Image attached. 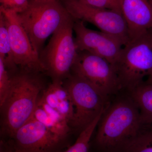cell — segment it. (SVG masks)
<instances>
[{
    "label": "cell",
    "mask_w": 152,
    "mask_h": 152,
    "mask_svg": "<svg viewBox=\"0 0 152 152\" xmlns=\"http://www.w3.org/2000/svg\"><path fill=\"white\" fill-rule=\"evenodd\" d=\"M31 118L43 124L64 142L70 133L71 127L67 121L39 98Z\"/></svg>",
    "instance_id": "obj_14"
},
{
    "label": "cell",
    "mask_w": 152,
    "mask_h": 152,
    "mask_svg": "<svg viewBox=\"0 0 152 152\" xmlns=\"http://www.w3.org/2000/svg\"><path fill=\"white\" fill-rule=\"evenodd\" d=\"M121 152H152V122L142 123L135 137Z\"/></svg>",
    "instance_id": "obj_16"
},
{
    "label": "cell",
    "mask_w": 152,
    "mask_h": 152,
    "mask_svg": "<svg viewBox=\"0 0 152 152\" xmlns=\"http://www.w3.org/2000/svg\"><path fill=\"white\" fill-rule=\"evenodd\" d=\"M63 84L69 93L75 109L71 128L80 133L104 111L110 102L108 98L74 74L71 73Z\"/></svg>",
    "instance_id": "obj_6"
},
{
    "label": "cell",
    "mask_w": 152,
    "mask_h": 152,
    "mask_svg": "<svg viewBox=\"0 0 152 152\" xmlns=\"http://www.w3.org/2000/svg\"><path fill=\"white\" fill-rule=\"evenodd\" d=\"M75 20L92 24L103 32L118 39L124 46L129 42L126 23L122 14L87 4L81 0H61Z\"/></svg>",
    "instance_id": "obj_7"
},
{
    "label": "cell",
    "mask_w": 152,
    "mask_h": 152,
    "mask_svg": "<svg viewBox=\"0 0 152 152\" xmlns=\"http://www.w3.org/2000/svg\"><path fill=\"white\" fill-rule=\"evenodd\" d=\"M30 1V0H0V7L19 13L26 9Z\"/></svg>",
    "instance_id": "obj_21"
},
{
    "label": "cell",
    "mask_w": 152,
    "mask_h": 152,
    "mask_svg": "<svg viewBox=\"0 0 152 152\" xmlns=\"http://www.w3.org/2000/svg\"></svg>",
    "instance_id": "obj_24"
},
{
    "label": "cell",
    "mask_w": 152,
    "mask_h": 152,
    "mask_svg": "<svg viewBox=\"0 0 152 152\" xmlns=\"http://www.w3.org/2000/svg\"><path fill=\"white\" fill-rule=\"evenodd\" d=\"M18 14L39 56L48 38L71 16L61 0H30L26 9Z\"/></svg>",
    "instance_id": "obj_3"
},
{
    "label": "cell",
    "mask_w": 152,
    "mask_h": 152,
    "mask_svg": "<svg viewBox=\"0 0 152 152\" xmlns=\"http://www.w3.org/2000/svg\"><path fill=\"white\" fill-rule=\"evenodd\" d=\"M74 23L72 16L64 22L40 54L46 73L52 81L63 82L67 78L75 61L78 51L73 34Z\"/></svg>",
    "instance_id": "obj_5"
},
{
    "label": "cell",
    "mask_w": 152,
    "mask_h": 152,
    "mask_svg": "<svg viewBox=\"0 0 152 152\" xmlns=\"http://www.w3.org/2000/svg\"><path fill=\"white\" fill-rule=\"evenodd\" d=\"M103 113L99 115L88 126L80 133L75 142L65 151L56 152H88L91 141L95 129L98 126Z\"/></svg>",
    "instance_id": "obj_18"
},
{
    "label": "cell",
    "mask_w": 152,
    "mask_h": 152,
    "mask_svg": "<svg viewBox=\"0 0 152 152\" xmlns=\"http://www.w3.org/2000/svg\"><path fill=\"white\" fill-rule=\"evenodd\" d=\"M75 43L77 51H87L103 58L113 66L124 45L117 38L103 32L88 28L84 22L74 19Z\"/></svg>",
    "instance_id": "obj_10"
},
{
    "label": "cell",
    "mask_w": 152,
    "mask_h": 152,
    "mask_svg": "<svg viewBox=\"0 0 152 152\" xmlns=\"http://www.w3.org/2000/svg\"><path fill=\"white\" fill-rule=\"evenodd\" d=\"M0 58L10 72L18 69L14 61L7 27L2 14L0 13Z\"/></svg>",
    "instance_id": "obj_17"
},
{
    "label": "cell",
    "mask_w": 152,
    "mask_h": 152,
    "mask_svg": "<svg viewBox=\"0 0 152 152\" xmlns=\"http://www.w3.org/2000/svg\"><path fill=\"white\" fill-rule=\"evenodd\" d=\"M11 86L10 72L0 58V107L2 106L7 97Z\"/></svg>",
    "instance_id": "obj_19"
},
{
    "label": "cell",
    "mask_w": 152,
    "mask_h": 152,
    "mask_svg": "<svg viewBox=\"0 0 152 152\" xmlns=\"http://www.w3.org/2000/svg\"><path fill=\"white\" fill-rule=\"evenodd\" d=\"M89 5L115 11L122 14L120 0H81Z\"/></svg>",
    "instance_id": "obj_20"
},
{
    "label": "cell",
    "mask_w": 152,
    "mask_h": 152,
    "mask_svg": "<svg viewBox=\"0 0 152 152\" xmlns=\"http://www.w3.org/2000/svg\"><path fill=\"white\" fill-rule=\"evenodd\" d=\"M5 20L15 65L19 69L35 72H46L45 69L34 50L27 33L15 11L0 7Z\"/></svg>",
    "instance_id": "obj_9"
},
{
    "label": "cell",
    "mask_w": 152,
    "mask_h": 152,
    "mask_svg": "<svg viewBox=\"0 0 152 152\" xmlns=\"http://www.w3.org/2000/svg\"><path fill=\"white\" fill-rule=\"evenodd\" d=\"M129 94L138 107L142 123L152 122V84L144 82Z\"/></svg>",
    "instance_id": "obj_15"
},
{
    "label": "cell",
    "mask_w": 152,
    "mask_h": 152,
    "mask_svg": "<svg viewBox=\"0 0 152 152\" xmlns=\"http://www.w3.org/2000/svg\"><path fill=\"white\" fill-rule=\"evenodd\" d=\"M0 152H26L18 148L7 140L1 139L0 143Z\"/></svg>",
    "instance_id": "obj_22"
},
{
    "label": "cell",
    "mask_w": 152,
    "mask_h": 152,
    "mask_svg": "<svg viewBox=\"0 0 152 152\" xmlns=\"http://www.w3.org/2000/svg\"><path fill=\"white\" fill-rule=\"evenodd\" d=\"M39 99L58 112L70 125L75 109L70 95L63 81H52L41 93Z\"/></svg>",
    "instance_id": "obj_13"
},
{
    "label": "cell",
    "mask_w": 152,
    "mask_h": 152,
    "mask_svg": "<svg viewBox=\"0 0 152 152\" xmlns=\"http://www.w3.org/2000/svg\"><path fill=\"white\" fill-rule=\"evenodd\" d=\"M120 91L130 93L152 75V31L124 46L113 65Z\"/></svg>",
    "instance_id": "obj_4"
},
{
    "label": "cell",
    "mask_w": 152,
    "mask_h": 152,
    "mask_svg": "<svg viewBox=\"0 0 152 152\" xmlns=\"http://www.w3.org/2000/svg\"><path fill=\"white\" fill-rule=\"evenodd\" d=\"M146 83H148L151 84H152V75H151L150 76L148 77L147 78L146 81H145Z\"/></svg>",
    "instance_id": "obj_23"
},
{
    "label": "cell",
    "mask_w": 152,
    "mask_h": 152,
    "mask_svg": "<svg viewBox=\"0 0 152 152\" xmlns=\"http://www.w3.org/2000/svg\"><path fill=\"white\" fill-rule=\"evenodd\" d=\"M71 73L84 79L107 98L120 91L113 66L88 52H78Z\"/></svg>",
    "instance_id": "obj_8"
},
{
    "label": "cell",
    "mask_w": 152,
    "mask_h": 152,
    "mask_svg": "<svg viewBox=\"0 0 152 152\" xmlns=\"http://www.w3.org/2000/svg\"><path fill=\"white\" fill-rule=\"evenodd\" d=\"M7 140L26 152H56L62 149L64 142L43 124L31 118Z\"/></svg>",
    "instance_id": "obj_11"
},
{
    "label": "cell",
    "mask_w": 152,
    "mask_h": 152,
    "mask_svg": "<svg viewBox=\"0 0 152 152\" xmlns=\"http://www.w3.org/2000/svg\"><path fill=\"white\" fill-rule=\"evenodd\" d=\"M129 42L152 31V0H120Z\"/></svg>",
    "instance_id": "obj_12"
},
{
    "label": "cell",
    "mask_w": 152,
    "mask_h": 152,
    "mask_svg": "<svg viewBox=\"0 0 152 152\" xmlns=\"http://www.w3.org/2000/svg\"><path fill=\"white\" fill-rule=\"evenodd\" d=\"M10 72V91L1 107L3 139L10 137L31 118L45 88L42 73L19 69Z\"/></svg>",
    "instance_id": "obj_2"
},
{
    "label": "cell",
    "mask_w": 152,
    "mask_h": 152,
    "mask_svg": "<svg viewBox=\"0 0 152 152\" xmlns=\"http://www.w3.org/2000/svg\"><path fill=\"white\" fill-rule=\"evenodd\" d=\"M142 123L138 107L129 93L109 102L98 123L93 146L96 152H121L135 137Z\"/></svg>",
    "instance_id": "obj_1"
}]
</instances>
